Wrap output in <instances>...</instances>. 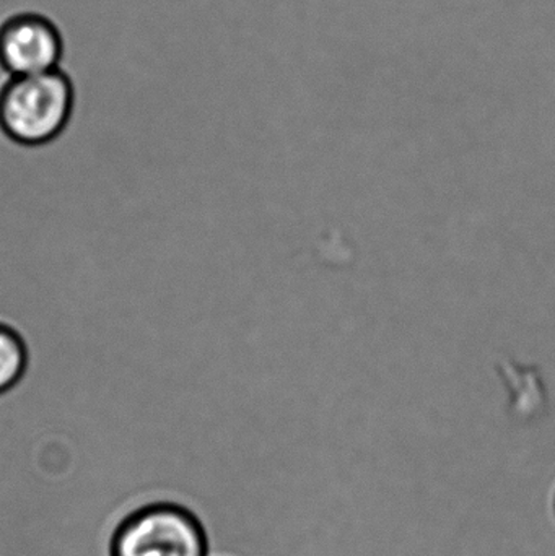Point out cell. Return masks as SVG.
<instances>
[{"mask_svg":"<svg viewBox=\"0 0 555 556\" xmlns=\"http://www.w3.org/2000/svg\"><path fill=\"white\" fill-rule=\"evenodd\" d=\"M28 368V352L22 337L0 324V395L12 391Z\"/></svg>","mask_w":555,"mask_h":556,"instance_id":"4","label":"cell"},{"mask_svg":"<svg viewBox=\"0 0 555 556\" xmlns=\"http://www.w3.org/2000/svg\"><path fill=\"white\" fill-rule=\"evenodd\" d=\"M77 90L67 72L9 77L0 85V130L18 146L58 140L77 111Z\"/></svg>","mask_w":555,"mask_h":556,"instance_id":"1","label":"cell"},{"mask_svg":"<svg viewBox=\"0 0 555 556\" xmlns=\"http://www.w3.org/2000/svg\"><path fill=\"white\" fill-rule=\"evenodd\" d=\"M111 556H209L207 529L182 503H146L117 526Z\"/></svg>","mask_w":555,"mask_h":556,"instance_id":"2","label":"cell"},{"mask_svg":"<svg viewBox=\"0 0 555 556\" xmlns=\"http://www.w3.org/2000/svg\"><path fill=\"white\" fill-rule=\"evenodd\" d=\"M64 52L61 29L42 13H13L0 23V68L9 77L58 71Z\"/></svg>","mask_w":555,"mask_h":556,"instance_id":"3","label":"cell"}]
</instances>
